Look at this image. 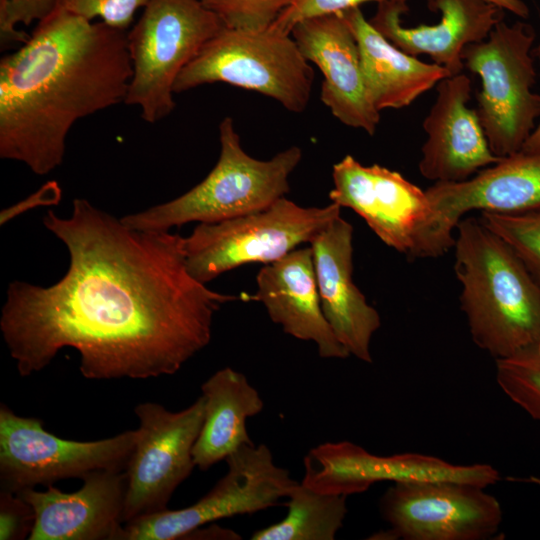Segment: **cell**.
I'll use <instances>...</instances> for the list:
<instances>
[{"mask_svg": "<svg viewBox=\"0 0 540 540\" xmlns=\"http://www.w3.org/2000/svg\"><path fill=\"white\" fill-rule=\"evenodd\" d=\"M518 481H525L540 486V477L530 476L526 479H518Z\"/></svg>", "mask_w": 540, "mask_h": 540, "instance_id": "36", "label": "cell"}, {"mask_svg": "<svg viewBox=\"0 0 540 540\" xmlns=\"http://www.w3.org/2000/svg\"><path fill=\"white\" fill-rule=\"evenodd\" d=\"M409 0H295L273 23L276 27L290 32L302 20L326 14L341 13L367 2H404Z\"/></svg>", "mask_w": 540, "mask_h": 540, "instance_id": "31", "label": "cell"}, {"mask_svg": "<svg viewBox=\"0 0 540 540\" xmlns=\"http://www.w3.org/2000/svg\"><path fill=\"white\" fill-rule=\"evenodd\" d=\"M341 13L357 41L366 88L378 111L408 107L451 76L444 67L396 47L373 27L360 7Z\"/></svg>", "mask_w": 540, "mask_h": 540, "instance_id": "22", "label": "cell"}, {"mask_svg": "<svg viewBox=\"0 0 540 540\" xmlns=\"http://www.w3.org/2000/svg\"><path fill=\"white\" fill-rule=\"evenodd\" d=\"M428 8L440 11V22L404 26L401 16L409 10L404 2L379 3L369 21L396 47L412 56H429L451 76L462 73L464 48L485 40L504 11L486 0H434Z\"/></svg>", "mask_w": 540, "mask_h": 540, "instance_id": "19", "label": "cell"}, {"mask_svg": "<svg viewBox=\"0 0 540 540\" xmlns=\"http://www.w3.org/2000/svg\"><path fill=\"white\" fill-rule=\"evenodd\" d=\"M61 198L62 189L58 182L48 181L27 198L3 209L0 213V225L33 208L57 205Z\"/></svg>", "mask_w": 540, "mask_h": 540, "instance_id": "32", "label": "cell"}, {"mask_svg": "<svg viewBox=\"0 0 540 540\" xmlns=\"http://www.w3.org/2000/svg\"><path fill=\"white\" fill-rule=\"evenodd\" d=\"M539 62H540V54L537 55ZM521 150L525 151H536L540 150V120L536 124L534 130L526 140V142L523 145V148Z\"/></svg>", "mask_w": 540, "mask_h": 540, "instance_id": "35", "label": "cell"}, {"mask_svg": "<svg viewBox=\"0 0 540 540\" xmlns=\"http://www.w3.org/2000/svg\"><path fill=\"white\" fill-rule=\"evenodd\" d=\"M65 493L53 485L18 492L33 508L29 540H119L123 527L125 470H98Z\"/></svg>", "mask_w": 540, "mask_h": 540, "instance_id": "17", "label": "cell"}, {"mask_svg": "<svg viewBox=\"0 0 540 540\" xmlns=\"http://www.w3.org/2000/svg\"><path fill=\"white\" fill-rule=\"evenodd\" d=\"M204 411L202 396L179 412L154 402L135 407L138 438L125 470L123 523L167 509L174 491L195 467L193 447Z\"/></svg>", "mask_w": 540, "mask_h": 540, "instance_id": "12", "label": "cell"}, {"mask_svg": "<svg viewBox=\"0 0 540 540\" xmlns=\"http://www.w3.org/2000/svg\"><path fill=\"white\" fill-rule=\"evenodd\" d=\"M479 214V219L516 252L540 283V208L515 213Z\"/></svg>", "mask_w": 540, "mask_h": 540, "instance_id": "26", "label": "cell"}, {"mask_svg": "<svg viewBox=\"0 0 540 540\" xmlns=\"http://www.w3.org/2000/svg\"><path fill=\"white\" fill-rule=\"evenodd\" d=\"M69 217L48 210L43 225L69 253L50 286L11 282L0 330L22 377L63 348L80 354L86 379L172 375L204 349L215 313L239 299L209 289L187 270L183 238L125 225L87 199Z\"/></svg>", "mask_w": 540, "mask_h": 540, "instance_id": "1", "label": "cell"}, {"mask_svg": "<svg viewBox=\"0 0 540 540\" xmlns=\"http://www.w3.org/2000/svg\"><path fill=\"white\" fill-rule=\"evenodd\" d=\"M184 539H225V540H239L242 537L231 529H225L214 525L213 527L205 528L199 527L189 534Z\"/></svg>", "mask_w": 540, "mask_h": 540, "instance_id": "33", "label": "cell"}, {"mask_svg": "<svg viewBox=\"0 0 540 540\" xmlns=\"http://www.w3.org/2000/svg\"><path fill=\"white\" fill-rule=\"evenodd\" d=\"M495 378L513 403L540 422V355L536 348L496 359Z\"/></svg>", "mask_w": 540, "mask_h": 540, "instance_id": "25", "label": "cell"}, {"mask_svg": "<svg viewBox=\"0 0 540 540\" xmlns=\"http://www.w3.org/2000/svg\"><path fill=\"white\" fill-rule=\"evenodd\" d=\"M226 27L259 29L272 25L295 0H200Z\"/></svg>", "mask_w": 540, "mask_h": 540, "instance_id": "27", "label": "cell"}, {"mask_svg": "<svg viewBox=\"0 0 540 540\" xmlns=\"http://www.w3.org/2000/svg\"><path fill=\"white\" fill-rule=\"evenodd\" d=\"M204 420L193 447L195 466L205 471L240 447L253 443L246 423L264 402L247 377L231 367L216 371L201 385Z\"/></svg>", "mask_w": 540, "mask_h": 540, "instance_id": "23", "label": "cell"}, {"mask_svg": "<svg viewBox=\"0 0 540 540\" xmlns=\"http://www.w3.org/2000/svg\"><path fill=\"white\" fill-rule=\"evenodd\" d=\"M58 0H0L1 46L23 44L29 38L19 25L39 22L57 6Z\"/></svg>", "mask_w": 540, "mask_h": 540, "instance_id": "28", "label": "cell"}, {"mask_svg": "<svg viewBox=\"0 0 540 540\" xmlns=\"http://www.w3.org/2000/svg\"><path fill=\"white\" fill-rule=\"evenodd\" d=\"M426 192L449 233L470 212L515 213L540 208V150H519L460 182Z\"/></svg>", "mask_w": 540, "mask_h": 540, "instance_id": "21", "label": "cell"}, {"mask_svg": "<svg viewBox=\"0 0 540 540\" xmlns=\"http://www.w3.org/2000/svg\"><path fill=\"white\" fill-rule=\"evenodd\" d=\"M323 314L350 355L371 363L378 311L353 281V226L339 215L309 244Z\"/></svg>", "mask_w": 540, "mask_h": 540, "instance_id": "18", "label": "cell"}, {"mask_svg": "<svg viewBox=\"0 0 540 540\" xmlns=\"http://www.w3.org/2000/svg\"><path fill=\"white\" fill-rule=\"evenodd\" d=\"M347 496L316 491L302 482L287 498V515L255 531L252 540H334L348 512Z\"/></svg>", "mask_w": 540, "mask_h": 540, "instance_id": "24", "label": "cell"}, {"mask_svg": "<svg viewBox=\"0 0 540 540\" xmlns=\"http://www.w3.org/2000/svg\"><path fill=\"white\" fill-rule=\"evenodd\" d=\"M224 26L200 0H148L127 32L132 77L124 103L148 123L170 115L176 79Z\"/></svg>", "mask_w": 540, "mask_h": 540, "instance_id": "6", "label": "cell"}, {"mask_svg": "<svg viewBox=\"0 0 540 540\" xmlns=\"http://www.w3.org/2000/svg\"><path fill=\"white\" fill-rule=\"evenodd\" d=\"M332 203L364 219L387 246L410 258L448 252L455 236L445 230L426 190L401 173L378 164H361L346 155L332 167Z\"/></svg>", "mask_w": 540, "mask_h": 540, "instance_id": "8", "label": "cell"}, {"mask_svg": "<svg viewBox=\"0 0 540 540\" xmlns=\"http://www.w3.org/2000/svg\"><path fill=\"white\" fill-rule=\"evenodd\" d=\"M304 469V485L347 497L383 481H453L486 488L500 480L489 464L455 465L418 453L379 456L349 441L312 448L304 457Z\"/></svg>", "mask_w": 540, "mask_h": 540, "instance_id": "14", "label": "cell"}, {"mask_svg": "<svg viewBox=\"0 0 540 540\" xmlns=\"http://www.w3.org/2000/svg\"><path fill=\"white\" fill-rule=\"evenodd\" d=\"M34 521V510L21 495L1 490L0 540L29 538Z\"/></svg>", "mask_w": 540, "mask_h": 540, "instance_id": "30", "label": "cell"}, {"mask_svg": "<svg viewBox=\"0 0 540 540\" xmlns=\"http://www.w3.org/2000/svg\"><path fill=\"white\" fill-rule=\"evenodd\" d=\"M314 70L290 32L224 26L182 70L174 93L225 83L272 98L293 113L306 110Z\"/></svg>", "mask_w": 540, "mask_h": 540, "instance_id": "5", "label": "cell"}, {"mask_svg": "<svg viewBox=\"0 0 540 540\" xmlns=\"http://www.w3.org/2000/svg\"><path fill=\"white\" fill-rule=\"evenodd\" d=\"M536 349H537V352H538L539 355H540V342H539V344L537 345Z\"/></svg>", "mask_w": 540, "mask_h": 540, "instance_id": "38", "label": "cell"}, {"mask_svg": "<svg viewBox=\"0 0 540 540\" xmlns=\"http://www.w3.org/2000/svg\"><path fill=\"white\" fill-rule=\"evenodd\" d=\"M484 489L453 481L395 482L381 496L379 509L396 539H489L503 512Z\"/></svg>", "mask_w": 540, "mask_h": 540, "instance_id": "13", "label": "cell"}, {"mask_svg": "<svg viewBox=\"0 0 540 540\" xmlns=\"http://www.w3.org/2000/svg\"><path fill=\"white\" fill-rule=\"evenodd\" d=\"M226 474L196 503L162 510L123 524L119 540L184 539L191 531L227 517L253 514L287 499L299 483L275 464L265 444H246L225 459Z\"/></svg>", "mask_w": 540, "mask_h": 540, "instance_id": "11", "label": "cell"}, {"mask_svg": "<svg viewBox=\"0 0 540 540\" xmlns=\"http://www.w3.org/2000/svg\"><path fill=\"white\" fill-rule=\"evenodd\" d=\"M127 32L55 7L0 61V157L47 175L80 119L125 101Z\"/></svg>", "mask_w": 540, "mask_h": 540, "instance_id": "2", "label": "cell"}, {"mask_svg": "<svg viewBox=\"0 0 540 540\" xmlns=\"http://www.w3.org/2000/svg\"><path fill=\"white\" fill-rule=\"evenodd\" d=\"M471 79L448 76L437 84L433 105L423 121L420 174L436 182L464 181L500 160L488 144L475 109L468 106Z\"/></svg>", "mask_w": 540, "mask_h": 540, "instance_id": "16", "label": "cell"}, {"mask_svg": "<svg viewBox=\"0 0 540 540\" xmlns=\"http://www.w3.org/2000/svg\"><path fill=\"white\" fill-rule=\"evenodd\" d=\"M302 55L322 74L320 98L342 124L374 135L380 111L364 80L359 47L342 13L307 18L291 30Z\"/></svg>", "mask_w": 540, "mask_h": 540, "instance_id": "15", "label": "cell"}, {"mask_svg": "<svg viewBox=\"0 0 540 540\" xmlns=\"http://www.w3.org/2000/svg\"><path fill=\"white\" fill-rule=\"evenodd\" d=\"M148 0H58L57 6L74 15L92 21L99 18L108 26L127 31L136 12Z\"/></svg>", "mask_w": 540, "mask_h": 540, "instance_id": "29", "label": "cell"}, {"mask_svg": "<svg viewBox=\"0 0 540 540\" xmlns=\"http://www.w3.org/2000/svg\"><path fill=\"white\" fill-rule=\"evenodd\" d=\"M341 207H303L282 197L266 209L216 223H199L183 238L190 275L207 284L250 263L269 264L310 244Z\"/></svg>", "mask_w": 540, "mask_h": 540, "instance_id": "9", "label": "cell"}, {"mask_svg": "<svg viewBox=\"0 0 540 540\" xmlns=\"http://www.w3.org/2000/svg\"><path fill=\"white\" fill-rule=\"evenodd\" d=\"M454 271L473 342L496 359L540 342V283L516 252L475 216L456 226Z\"/></svg>", "mask_w": 540, "mask_h": 540, "instance_id": "3", "label": "cell"}, {"mask_svg": "<svg viewBox=\"0 0 540 540\" xmlns=\"http://www.w3.org/2000/svg\"><path fill=\"white\" fill-rule=\"evenodd\" d=\"M256 284L254 295L242 294L240 298L261 302L284 333L313 342L322 358L350 356L323 314L310 245L265 264L256 276Z\"/></svg>", "mask_w": 540, "mask_h": 540, "instance_id": "20", "label": "cell"}, {"mask_svg": "<svg viewBox=\"0 0 540 540\" xmlns=\"http://www.w3.org/2000/svg\"><path fill=\"white\" fill-rule=\"evenodd\" d=\"M220 154L207 176L181 196L121 217L134 229L170 231L190 222L216 223L268 208L290 190L289 177L302 160L291 146L268 160L250 156L230 116L219 124Z\"/></svg>", "mask_w": 540, "mask_h": 540, "instance_id": "4", "label": "cell"}, {"mask_svg": "<svg viewBox=\"0 0 540 540\" xmlns=\"http://www.w3.org/2000/svg\"><path fill=\"white\" fill-rule=\"evenodd\" d=\"M533 52H534L533 54L536 55V56L540 54V44L538 45V47Z\"/></svg>", "mask_w": 540, "mask_h": 540, "instance_id": "37", "label": "cell"}, {"mask_svg": "<svg viewBox=\"0 0 540 540\" xmlns=\"http://www.w3.org/2000/svg\"><path fill=\"white\" fill-rule=\"evenodd\" d=\"M433 1L434 0H427V3L430 4ZM486 1L497 5L498 7L502 8L504 11L511 12L522 19H526L530 14L528 6L522 0H486Z\"/></svg>", "mask_w": 540, "mask_h": 540, "instance_id": "34", "label": "cell"}, {"mask_svg": "<svg viewBox=\"0 0 540 540\" xmlns=\"http://www.w3.org/2000/svg\"><path fill=\"white\" fill-rule=\"evenodd\" d=\"M535 34L522 21H499L489 36L467 45L462 60L481 79L475 108L491 151L499 158L523 148L540 117V94L533 91Z\"/></svg>", "mask_w": 540, "mask_h": 540, "instance_id": "7", "label": "cell"}, {"mask_svg": "<svg viewBox=\"0 0 540 540\" xmlns=\"http://www.w3.org/2000/svg\"><path fill=\"white\" fill-rule=\"evenodd\" d=\"M138 429L96 441L62 439L41 420L0 407L1 490L18 493L68 478L83 479L98 470H126Z\"/></svg>", "mask_w": 540, "mask_h": 540, "instance_id": "10", "label": "cell"}]
</instances>
